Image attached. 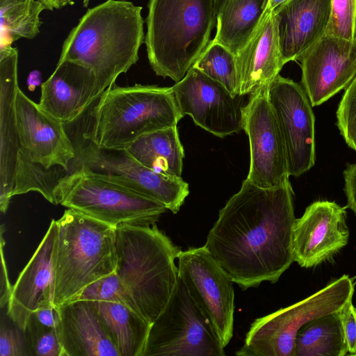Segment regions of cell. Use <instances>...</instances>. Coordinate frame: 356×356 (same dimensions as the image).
Returning <instances> with one entry per match:
<instances>
[{
    "mask_svg": "<svg viewBox=\"0 0 356 356\" xmlns=\"http://www.w3.org/2000/svg\"><path fill=\"white\" fill-rule=\"evenodd\" d=\"M290 181L263 188L245 179L219 211L204 246L243 290L275 283L294 261Z\"/></svg>",
    "mask_w": 356,
    "mask_h": 356,
    "instance_id": "cell-1",
    "label": "cell"
},
{
    "mask_svg": "<svg viewBox=\"0 0 356 356\" xmlns=\"http://www.w3.org/2000/svg\"><path fill=\"white\" fill-rule=\"evenodd\" d=\"M142 9L125 0H107L88 9L65 40L58 62L90 69L102 95L139 59L145 42Z\"/></svg>",
    "mask_w": 356,
    "mask_h": 356,
    "instance_id": "cell-2",
    "label": "cell"
},
{
    "mask_svg": "<svg viewBox=\"0 0 356 356\" xmlns=\"http://www.w3.org/2000/svg\"><path fill=\"white\" fill-rule=\"evenodd\" d=\"M115 272L138 313L152 323L176 286L179 251L156 225H120L115 227Z\"/></svg>",
    "mask_w": 356,
    "mask_h": 356,
    "instance_id": "cell-3",
    "label": "cell"
},
{
    "mask_svg": "<svg viewBox=\"0 0 356 356\" xmlns=\"http://www.w3.org/2000/svg\"><path fill=\"white\" fill-rule=\"evenodd\" d=\"M145 43L157 76L179 81L210 42L216 0H149Z\"/></svg>",
    "mask_w": 356,
    "mask_h": 356,
    "instance_id": "cell-4",
    "label": "cell"
},
{
    "mask_svg": "<svg viewBox=\"0 0 356 356\" xmlns=\"http://www.w3.org/2000/svg\"><path fill=\"white\" fill-rule=\"evenodd\" d=\"M91 116L82 138L103 149H127L145 134L177 126L184 117L172 87L142 84L108 88Z\"/></svg>",
    "mask_w": 356,
    "mask_h": 356,
    "instance_id": "cell-5",
    "label": "cell"
},
{
    "mask_svg": "<svg viewBox=\"0 0 356 356\" xmlns=\"http://www.w3.org/2000/svg\"><path fill=\"white\" fill-rule=\"evenodd\" d=\"M53 304L70 300L115 270V227L67 208L56 220Z\"/></svg>",
    "mask_w": 356,
    "mask_h": 356,
    "instance_id": "cell-6",
    "label": "cell"
},
{
    "mask_svg": "<svg viewBox=\"0 0 356 356\" xmlns=\"http://www.w3.org/2000/svg\"><path fill=\"white\" fill-rule=\"evenodd\" d=\"M54 204H61L116 227L152 225L168 209L163 204L82 167H70L56 181Z\"/></svg>",
    "mask_w": 356,
    "mask_h": 356,
    "instance_id": "cell-7",
    "label": "cell"
},
{
    "mask_svg": "<svg viewBox=\"0 0 356 356\" xmlns=\"http://www.w3.org/2000/svg\"><path fill=\"white\" fill-rule=\"evenodd\" d=\"M16 115L30 192L40 193L54 204L53 191L60 177L56 169L69 171L76 155L74 145L65 124L43 111L20 88L16 97Z\"/></svg>",
    "mask_w": 356,
    "mask_h": 356,
    "instance_id": "cell-8",
    "label": "cell"
},
{
    "mask_svg": "<svg viewBox=\"0 0 356 356\" xmlns=\"http://www.w3.org/2000/svg\"><path fill=\"white\" fill-rule=\"evenodd\" d=\"M355 283L343 275L307 298L257 318L238 356H295L296 338L309 321L339 312L353 298Z\"/></svg>",
    "mask_w": 356,
    "mask_h": 356,
    "instance_id": "cell-9",
    "label": "cell"
},
{
    "mask_svg": "<svg viewBox=\"0 0 356 356\" xmlns=\"http://www.w3.org/2000/svg\"><path fill=\"white\" fill-rule=\"evenodd\" d=\"M224 349L178 276L168 303L151 324L143 356H224Z\"/></svg>",
    "mask_w": 356,
    "mask_h": 356,
    "instance_id": "cell-10",
    "label": "cell"
},
{
    "mask_svg": "<svg viewBox=\"0 0 356 356\" xmlns=\"http://www.w3.org/2000/svg\"><path fill=\"white\" fill-rule=\"evenodd\" d=\"M70 167H82L163 204L177 213L189 194L181 177L161 174L138 161L127 149H103L90 140L74 145Z\"/></svg>",
    "mask_w": 356,
    "mask_h": 356,
    "instance_id": "cell-11",
    "label": "cell"
},
{
    "mask_svg": "<svg viewBox=\"0 0 356 356\" xmlns=\"http://www.w3.org/2000/svg\"><path fill=\"white\" fill-rule=\"evenodd\" d=\"M177 259L178 276L225 348L233 336V281L204 245L179 250Z\"/></svg>",
    "mask_w": 356,
    "mask_h": 356,
    "instance_id": "cell-12",
    "label": "cell"
},
{
    "mask_svg": "<svg viewBox=\"0 0 356 356\" xmlns=\"http://www.w3.org/2000/svg\"><path fill=\"white\" fill-rule=\"evenodd\" d=\"M268 86L250 94L242 108V128L248 136L250 151L246 179L263 188L289 181L284 141L268 99Z\"/></svg>",
    "mask_w": 356,
    "mask_h": 356,
    "instance_id": "cell-13",
    "label": "cell"
},
{
    "mask_svg": "<svg viewBox=\"0 0 356 356\" xmlns=\"http://www.w3.org/2000/svg\"><path fill=\"white\" fill-rule=\"evenodd\" d=\"M18 50L10 44L0 49V210L5 213L11 198L30 192L17 123Z\"/></svg>",
    "mask_w": 356,
    "mask_h": 356,
    "instance_id": "cell-14",
    "label": "cell"
},
{
    "mask_svg": "<svg viewBox=\"0 0 356 356\" xmlns=\"http://www.w3.org/2000/svg\"><path fill=\"white\" fill-rule=\"evenodd\" d=\"M268 99L284 141L289 176L299 177L315 163V118L302 85L278 74Z\"/></svg>",
    "mask_w": 356,
    "mask_h": 356,
    "instance_id": "cell-15",
    "label": "cell"
},
{
    "mask_svg": "<svg viewBox=\"0 0 356 356\" xmlns=\"http://www.w3.org/2000/svg\"><path fill=\"white\" fill-rule=\"evenodd\" d=\"M179 111L216 136L225 138L242 128V95L234 97L220 83L191 67L172 86Z\"/></svg>",
    "mask_w": 356,
    "mask_h": 356,
    "instance_id": "cell-16",
    "label": "cell"
},
{
    "mask_svg": "<svg viewBox=\"0 0 356 356\" xmlns=\"http://www.w3.org/2000/svg\"><path fill=\"white\" fill-rule=\"evenodd\" d=\"M346 208L328 200L314 202L306 208L293 226L294 261L312 268L330 260L347 245Z\"/></svg>",
    "mask_w": 356,
    "mask_h": 356,
    "instance_id": "cell-17",
    "label": "cell"
},
{
    "mask_svg": "<svg viewBox=\"0 0 356 356\" xmlns=\"http://www.w3.org/2000/svg\"><path fill=\"white\" fill-rule=\"evenodd\" d=\"M302 86L312 106L343 89L356 76V41L325 34L299 59Z\"/></svg>",
    "mask_w": 356,
    "mask_h": 356,
    "instance_id": "cell-18",
    "label": "cell"
},
{
    "mask_svg": "<svg viewBox=\"0 0 356 356\" xmlns=\"http://www.w3.org/2000/svg\"><path fill=\"white\" fill-rule=\"evenodd\" d=\"M57 237L58 225L56 220H52L35 252L13 285L7 315L23 330L32 314L54 305Z\"/></svg>",
    "mask_w": 356,
    "mask_h": 356,
    "instance_id": "cell-19",
    "label": "cell"
},
{
    "mask_svg": "<svg viewBox=\"0 0 356 356\" xmlns=\"http://www.w3.org/2000/svg\"><path fill=\"white\" fill-rule=\"evenodd\" d=\"M101 94L94 72L72 61L58 62L41 85L40 107L64 124L74 122Z\"/></svg>",
    "mask_w": 356,
    "mask_h": 356,
    "instance_id": "cell-20",
    "label": "cell"
},
{
    "mask_svg": "<svg viewBox=\"0 0 356 356\" xmlns=\"http://www.w3.org/2000/svg\"><path fill=\"white\" fill-rule=\"evenodd\" d=\"M56 332L63 356H119L96 301L74 300L56 307Z\"/></svg>",
    "mask_w": 356,
    "mask_h": 356,
    "instance_id": "cell-21",
    "label": "cell"
},
{
    "mask_svg": "<svg viewBox=\"0 0 356 356\" xmlns=\"http://www.w3.org/2000/svg\"><path fill=\"white\" fill-rule=\"evenodd\" d=\"M331 0H288L274 12L283 64L300 58L325 34Z\"/></svg>",
    "mask_w": 356,
    "mask_h": 356,
    "instance_id": "cell-22",
    "label": "cell"
},
{
    "mask_svg": "<svg viewBox=\"0 0 356 356\" xmlns=\"http://www.w3.org/2000/svg\"><path fill=\"white\" fill-rule=\"evenodd\" d=\"M239 95L268 86L280 74L282 60L277 22L267 8L254 33L236 56Z\"/></svg>",
    "mask_w": 356,
    "mask_h": 356,
    "instance_id": "cell-23",
    "label": "cell"
},
{
    "mask_svg": "<svg viewBox=\"0 0 356 356\" xmlns=\"http://www.w3.org/2000/svg\"><path fill=\"white\" fill-rule=\"evenodd\" d=\"M268 0H223L217 10L214 40L235 56L260 24Z\"/></svg>",
    "mask_w": 356,
    "mask_h": 356,
    "instance_id": "cell-24",
    "label": "cell"
},
{
    "mask_svg": "<svg viewBox=\"0 0 356 356\" xmlns=\"http://www.w3.org/2000/svg\"><path fill=\"white\" fill-rule=\"evenodd\" d=\"M127 149L138 161L154 171L181 177L184 151L177 126L145 134Z\"/></svg>",
    "mask_w": 356,
    "mask_h": 356,
    "instance_id": "cell-25",
    "label": "cell"
},
{
    "mask_svg": "<svg viewBox=\"0 0 356 356\" xmlns=\"http://www.w3.org/2000/svg\"><path fill=\"white\" fill-rule=\"evenodd\" d=\"M96 302L100 317L119 356H143L151 323L120 303Z\"/></svg>",
    "mask_w": 356,
    "mask_h": 356,
    "instance_id": "cell-26",
    "label": "cell"
},
{
    "mask_svg": "<svg viewBox=\"0 0 356 356\" xmlns=\"http://www.w3.org/2000/svg\"><path fill=\"white\" fill-rule=\"evenodd\" d=\"M348 352L339 312L309 321L297 333L295 356H345Z\"/></svg>",
    "mask_w": 356,
    "mask_h": 356,
    "instance_id": "cell-27",
    "label": "cell"
},
{
    "mask_svg": "<svg viewBox=\"0 0 356 356\" xmlns=\"http://www.w3.org/2000/svg\"><path fill=\"white\" fill-rule=\"evenodd\" d=\"M193 67L220 83L232 96L239 95L236 56L213 39L210 40Z\"/></svg>",
    "mask_w": 356,
    "mask_h": 356,
    "instance_id": "cell-28",
    "label": "cell"
},
{
    "mask_svg": "<svg viewBox=\"0 0 356 356\" xmlns=\"http://www.w3.org/2000/svg\"><path fill=\"white\" fill-rule=\"evenodd\" d=\"M44 9L45 6L39 0L1 7V33H6L7 44L19 38L33 39L40 33V14Z\"/></svg>",
    "mask_w": 356,
    "mask_h": 356,
    "instance_id": "cell-29",
    "label": "cell"
},
{
    "mask_svg": "<svg viewBox=\"0 0 356 356\" xmlns=\"http://www.w3.org/2000/svg\"><path fill=\"white\" fill-rule=\"evenodd\" d=\"M74 300L118 302L138 313L132 299L115 272L87 286L70 300Z\"/></svg>",
    "mask_w": 356,
    "mask_h": 356,
    "instance_id": "cell-30",
    "label": "cell"
},
{
    "mask_svg": "<svg viewBox=\"0 0 356 356\" xmlns=\"http://www.w3.org/2000/svg\"><path fill=\"white\" fill-rule=\"evenodd\" d=\"M24 331L31 356H63L56 328L43 325L31 314Z\"/></svg>",
    "mask_w": 356,
    "mask_h": 356,
    "instance_id": "cell-31",
    "label": "cell"
},
{
    "mask_svg": "<svg viewBox=\"0 0 356 356\" xmlns=\"http://www.w3.org/2000/svg\"><path fill=\"white\" fill-rule=\"evenodd\" d=\"M356 0H331L330 19L326 34L348 40H355Z\"/></svg>",
    "mask_w": 356,
    "mask_h": 356,
    "instance_id": "cell-32",
    "label": "cell"
},
{
    "mask_svg": "<svg viewBox=\"0 0 356 356\" xmlns=\"http://www.w3.org/2000/svg\"><path fill=\"white\" fill-rule=\"evenodd\" d=\"M336 114L341 135L348 146L356 151V76L346 88Z\"/></svg>",
    "mask_w": 356,
    "mask_h": 356,
    "instance_id": "cell-33",
    "label": "cell"
},
{
    "mask_svg": "<svg viewBox=\"0 0 356 356\" xmlns=\"http://www.w3.org/2000/svg\"><path fill=\"white\" fill-rule=\"evenodd\" d=\"M0 356H31L24 331L13 321L7 323L1 318L0 327Z\"/></svg>",
    "mask_w": 356,
    "mask_h": 356,
    "instance_id": "cell-34",
    "label": "cell"
},
{
    "mask_svg": "<svg viewBox=\"0 0 356 356\" xmlns=\"http://www.w3.org/2000/svg\"><path fill=\"white\" fill-rule=\"evenodd\" d=\"M348 354L356 356V315L352 299L349 300L339 311Z\"/></svg>",
    "mask_w": 356,
    "mask_h": 356,
    "instance_id": "cell-35",
    "label": "cell"
},
{
    "mask_svg": "<svg viewBox=\"0 0 356 356\" xmlns=\"http://www.w3.org/2000/svg\"><path fill=\"white\" fill-rule=\"evenodd\" d=\"M343 178L347 207L356 216V163L347 165L343 171Z\"/></svg>",
    "mask_w": 356,
    "mask_h": 356,
    "instance_id": "cell-36",
    "label": "cell"
},
{
    "mask_svg": "<svg viewBox=\"0 0 356 356\" xmlns=\"http://www.w3.org/2000/svg\"><path fill=\"white\" fill-rule=\"evenodd\" d=\"M4 241L2 236V232L1 234V292H0V305L3 308L6 305H8L12 293L13 286H11L8 271L6 264L3 256V247Z\"/></svg>",
    "mask_w": 356,
    "mask_h": 356,
    "instance_id": "cell-37",
    "label": "cell"
},
{
    "mask_svg": "<svg viewBox=\"0 0 356 356\" xmlns=\"http://www.w3.org/2000/svg\"><path fill=\"white\" fill-rule=\"evenodd\" d=\"M44 326L56 328L59 324V312L55 306L40 309L32 314Z\"/></svg>",
    "mask_w": 356,
    "mask_h": 356,
    "instance_id": "cell-38",
    "label": "cell"
},
{
    "mask_svg": "<svg viewBox=\"0 0 356 356\" xmlns=\"http://www.w3.org/2000/svg\"><path fill=\"white\" fill-rule=\"evenodd\" d=\"M42 85V74L38 70L31 71L27 78V86L31 91H33L37 86Z\"/></svg>",
    "mask_w": 356,
    "mask_h": 356,
    "instance_id": "cell-39",
    "label": "cell"
},
{
    "mask_svg": "<svg viewBox=\"0 0 356 356\" xmlns=\"http://www.w3.org/2000/svg\"><path fill=\"white\" fill-rule=\"evenodd\" d=\"M46 7L47 10H53L54 9H59L58 1L59 0H39Z\"/></svg>",
    "mask_w": 356,
    "mask_h": 356,
    "instance_id": "cell-40",
    "label": "cell"
},
{
    "mask_svg": "<svg viewBox=\"0 0 356 356\" xmlns=\"http://www.w3.org/2000/svg\"><path fill=\"white\" fill-rule=\"evenodd\" d=\"M288 0H268V8L270 10H275L277 7L280 5L283 4Z\"/></svg>",
    "mask_w": 356,
    "mask_h": 356,
    "instance_id": "cell-41",
    "label": "cell"
},
{
    "mask_svg": "<svg viewBox=\"0 0 356 356\" xmlns=\"http://www.w3.org/2000/svg\"><path fill=\"white\" fill-rule=\"evenodd\" d=\"M74 0H59L58 5H59V9L70 4L73 2ZM90 0H83V5L84 7H87L88 3H90Z\"/></svg>",
    "mask_w": 356,
    "mask_h": 356,
    "instance_id": "cell-42",
    "label": "cell"
},
{
    "mask_svg": "<svg viewBox=\"0 0 356 356\" xmlns=\"http://www.w3.org/2000/svg\"><path fill=\"white\" fill-rule=\"evenodd\" d=\"M31 0H0V8L5 7L9 6L10 4L19 3V2H26Z\"/></svg>",
    "mask_w": 356,
    "mask_h": 356,
    "instance_id": "cell-43",
    "label": "cell"
},
{
    "mask_svg": "<svg viewBox=\"0 0 356 356\" xmlns=\"http://www.w3.org/2000/svg\"><path fill=\"white\" fill-rule=\"evenodd\" d=\"M223 0H216V3H217V10H218V8H219V6H220V4L222 3Z\"/></svg>",
    "mask_w": 356,
    "mask_h": 356,
    "instance_id": "cell-44",
    "label": "cell"
},
{
    "mask_svg": "<svg viewBox=\"0 0 356 356\" xmlns=\"http://www.w3.org/2000/svg\"><path fill=\"white\" fill-rule=\"evenodd\" d=\"M351 278L353 280L354 283L355 284L356 283V275L354 277H351Z\"/></svg>",
    "mask_w": 356,
    "mask_h": 356,
    "instance_id": "cell-45",
    "label": "cell"
},
{
    "mask_svg": "<svg viewBox=\"0 0 356 356\" xmlns=\"http://www.w3.org/2000/svg\"><path fill=\"white\" fill-rule=\"evenodd\" d=\"M354 312H355V314L356 315V307H354Z\"/></svg>",
    "mask_w": 356,
    "mask_h": 356,
    "instance_id": "cell-46",
    "label": "cell"
},
{
    "mask_svg": "<svg viewBox=\"0 0 356 356\" xmlns=\"http://www.w3.org/2000/svg\"><path fill=\"white\" fill-rule=\"evenodd\" d=\"M355 41H356V33H355Z\"/></svg>",
    "mask_w": 356,
    "mask_h": 356,
    "instance_id": "cell-47",
    "label": "cell"
}]
</instances>
